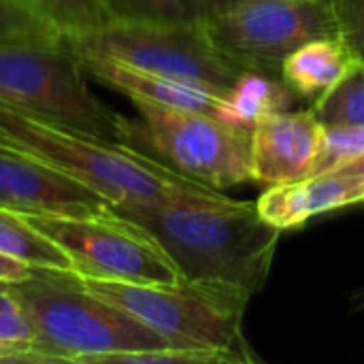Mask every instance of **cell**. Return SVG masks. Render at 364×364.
I'll list each match as a JSON object with an SVG mask.
<instances>
[{"instance_id": "cell-2", "label": "cell", "mask_w": 364, "mask_h": 364, "mask_svg": "<svg viewBox=\"0 0 364 364\" xmlns=\"http://www.w3.org/2000/svg\"><path fill=\"white\" fill-rule=\"evenodd\" d=\"M0 143L30 154L100 194L111 207L215 200L226 194L188 179L154 156L0 107Z\"/></svg>"}, {"instance_id": "cell-21", "label": "cell", "mask_w": 364, "mask_h": 364, "mask_svg": "<svg viewBox=\"0 0 364 364\" xmlns=\"http://www.w3.org/2000/svg\"><path fill=\"white\" fill-rule=\"evenodd\" d=\"M364 154V128L363 126H326L322 124L318 151L314 158L311 175H326L343 164L352 162Z\"/></svg>"}, {"instance_id": "cell-5", "label": "cell", "mask_w": 364, "mask_h": 364, "mask_svg": "<svg viewBox=\"0 0 364 364\" xmlns=\"http://www.w3.org/2000/svg\"><path fill=\"white\" fill-rule=\"evenodd\" d=\"M81 282L92 294L119 307L173 348L222 352L235 363L256 360L243 337V316L252 294L239 288L188 279L173 286L85 277Z\"/></svg>"}, {"instance_id": "cell-4", "label": "cell", "mask_w": 364, "mask_h": 364, "mask_svg": "<svg viewBox=\"0 0 364 364\" xmlns=\"http://www.w3.org/2000/svg\"><path fill=\"white\" fill-rule=\"evenodd\" d=\"M0 107L130 147L132 119L90 92L79 60L62 41L0 38Z\"/></svg>"}, {"instance_id": "cell-6", "label": "cell", "mask_w": 364, "mask_h": 364, "mask_svg": "<svg viewBox=\"0 0 364 364\" xmlns=\"http://www.w3.org/2000/svg\"><path fill=\"white\" fill-rule=\"evenodd\" d=\"M60 41L77 58L115 60L132 68L205 85L222 96L247 73L209 41L203 23L113 21Z\"/></svg>"}, {"instance_id": "cell-23", "label": "cell", "mask_w": 364, "mask_h": 364, "mask_svg": "<svg viewBox=\"0 0 364 364\" xmlns=\"http://www.w3.org/2000/svg\"><path fill=\"white\" fill-rule=\"evenodd\" d=\"M339 36L364 60V0H333Z\"/></svg>"}, {"instance_id": "cell-17", "label": "cell", "mask_w": 364, "mask_h": 364, "mask_svg": "<svg viewBox=\"0 0 364 364\" xmlns=\"http://www.w3.org/2000/svg\"><path fill=\"white\" fill-rule=\"evenodd\" d=\"M0 363H51L34 346L30 320L11 284L0 282Z\"/></svg>"}, {"instance_id": "cell-9", "label": "cell", "mask_w": 364, "mask_h": 364, "mask_svg": "<svg viewBox=\"0 0 364 364\" xmlns=\"http://www.w3.org/2000/svg\"><path fill=\"white\" fill-rule=\"evenodd\" d=\"M203 26L226 58L271 77L305 43L339 36L333 0H241Z\"/></svg>"}, {"instance_id": "cell-14", "label": "cell", "mask_w": 364, "mask_h": 364, "mask_svg": "<svg viewBox=\"0 0 364 364\" xmlns=\"http://www.w3.org/2000/svg\"><path fill=\"white\" fill-rule=\"evenodd\" d=\"M360 58L341 36L316 38L292 51L279 70V79L305 100H320L335 87Z\"/></svg>"}, {"instance_id": "cell-8", "label": "cell", "mask_w": 364, "mask_h": 364, "mask_svg": "<svg viewBox=\"0 0 364 364\" xmlns=\"http://www.w3.org/2000/svg\"><path fill=\"white\" fill-rule=\"evenodd\" d=\"M19 215L68 256L79 277L143 286H173L181 282L177 267L162 247L145 230L111 209L105 215L90 218Z\"/></svg>"}, {"instance_id": "cell-26", "label": "cell", "mask_w": 364, "mask_h": 364, "mask_svg": "<svg viewBox=\"0 0 364 364\" xmlns=\"http://www.w3.org/2000/svg\"><path fill=\"white\" fill-rule=\"evenodd\" d=\"M333 173H341V175L354 177L356 181H360L364 186V154H360L358 158H354L352 162L343 164L341 168H337V171H333Z\"/></svg>"}, {"instance_id": "cell-3", "label": "cell", "mask_w": 364, "mask_h": 364, "mask_svg": "<svg viewBox=\"0 0 364 364\" xmlns=\"http://www.w3.org/2000/svg\"><path fill=\"white\" fill-rule=\"evenodd\" d=\"M11 288L30 320L36 350L51 363L102 364L117 354L173 348L119 307L92 294L75 273L34 269L32 277Z\"/></svg>"}, {"instance_id": "cell-15", "label": "cell", "mask_w": 364, "mask_h": 364, "mask_svg": "<svg viewBox=\"0 0 364 364\" xmlns=\"http://www.w3.org/2000/svg\"><path fill=\"white\" fill-rule=\"evenodd\" d=\"M290 105V87L279 79L247 70L224 96L222 122L252 130L254 124L273 111H286Z\"/></svg>"}, {"instance_id": "cell-13", "label": "cell", "mask_w": 364, "mask_h": 364, "mask_svg": "<svg viewBox=\"0 0 364 364\" xmlns=\"http://www.w3.org/2000/svg\"><path fill=\"white\" fill-rule=\"evenodd\" d=\"M364 203V186L354 177L326 173L292 183H275L258 198L256 209L262 220L279 230L303 226L307 220Z\"/></svg>"}, {"instance_id": "cell-25", "label": "cell", "mask_w": 364, "mask_h": 364, "mask_svg": "<svg viewBox=\"0 0 364 364\" xmlns=\"http://www.w3.org/2000/svg\"><path fill=\"white\" fill-rule=\"evenodd\" d=\"M239 2H241V0H198V4L203 6L207 19H209V17H215V15L224 13V11H228L230 6H235V4H239Z\"/></svg>"}, {"instance_id": "cell-12", "label": "cell", "mask_w": 364, "mask_h": 364, "mask_svg": "<svg viewBox=\"0 0 364 364\" xmlns=\"http://www.w3.org/2000/svg\"><path fill=\"white\" fill-rule=\"evenodd\" d=\"M77 60L87 79H94L128 96L130 100L149 102L166 109H179V111H198V113L213 115L218 119L222 115L224 96L205 85L147 73L115 60H105V58H77Z\"/></svg>"}, {"instance_id": "cell-22", "label": "cell", "mask_w": 364, "mask_h": 364, "mask_svg": "<svg viewBox=\"0 0 364 364\" xmlns=\"http://www.w3.org/2000/svg\"><path fill=\"white\" fill-rule=\"evenodd\" d=\"M0 38L60 41V34L23 0H0Z\"/></svg>"}, {"instance_id": "cell-24", "label": "cell", "mask_w": 364, "mask_h": 364, "mask_svg": "<svg viewBox=\"0 0 364 364\" xmlns=\"http://www.w3.org/2000/svg\"><path fill=\"white\" fill-rule=\"evenodd\" d=\"M34 267L0 252V282L2 284H19L28 277H32Z\"/></svg>"}, {"instance_id": "cell-1", "label": "cell", "mask_w": 364, "mask_h": 364, "mask_svg": "<svg viewBox=\"0 0 364 364\" xmlns=\"http://www.w3.org/2000/svg\"><path fill=\"white\" fill-rule=\"evenodd\" d=\"M145 230L177 267L181 279L211 282L256 294L264 288L284 230L260 218L256 203L186 200L111 207Z\"/></svg>"}, {"instance_id": "cell-20", "label": "cell", "mask_w": 364, "mask_h": 364, "mask_svg": "<svg viewBox=\"0 0 364 364\" xmlns=\"http://www.w3.org/2000/svg\"><path fill=\"white\" fill-rule=\"evenodd\" d=\"M115 21L205 23L198 0H102Z\"/></svg>"}, {"instance_id": "cell-10", "label": "cell", "mask_w": 364, "mask_h": 364, "mask_svg": "<svg viewBox=\"0 0 364 364\" xmlns=\"http://www.w3.org/2000/svg\"><path fill=\"white\" fill-rule=\"evenodd\" d=\"M0 207L36 215H105L111 205L62 171L0 143Z\"/></svg>"}, {"instance_id": "cell-16", "label": "cell", "mask_w": 364, "mask_h": 364, "mask_svg": "<svg viewBox=\"0 0 364 364\" xmlns=\"http://www.w3.org/2000/svg\"><path fill=\"white\" fill-rule=\"evenodd\" d=\"M0 252L34 269L75 273L68 256L45 235L32 228L19 213L0 207Z\"/></svg>"}, {"instance_id": "cell-19", "label": "cell", "mask_w": 364, "mask_h": 364, "mask_svg": "<svg viewBox=\"0 0 364 364\" xmlns=\"http://www.w3.org/2000/svg\"><path fill=\"white\" fill-rule=\"evenodd\" d=\"M311 111L326 126L364 128V60H358L335 87L316 100Z\"/></svg>"}, {"instance_id": "cell-7", "label": "cell", "mask_w": 364, "mask_h": 364, "mask_svg": "<svg viewBox=\"0 0 364 364\" xmlns=\"http://www.w3.org/2000/svg\"><path fill=\"white\" fill-rule=\"evenodd\" d=\"M139 122L130 124V147L213 190L254 181L252 130L198 111L166 109L132 100Z\"/></svg>"}, {"instance_id": "cell-18", "label": "cell", "mask_w": 364, "mask_h": 364, "mask_svg": "<svg viewBox=\"0 0 364 364\" xmlns=\"http://www.w3.org/2000/svg\"><path fill=\"white\" fill-rule=\"evenodd\" d=\"M58 34L75 36L113 23V15L102 0H23Z\"/></svg>"}, {"instance_id": "cell-11", "label": "cell", "mask_w": 364, "mask_h": 364, "mask_svg": "<svg viewBox=\"0 0 364 364\" xmlns=\"http://www.w3.org/2000/svg\"><path fill=\"white\" fill-rule=\"evenodd\" d=\"M322 124L309 111H273L252 128L254 181L264 186L303 181L311 175Z\"/></svg>"}, {"instance_id": "cell-27", "label": "cell", "mask_w": 364, "mask_h": 364, "mask_svg": "<svg viewBox=\"0 0 364 364\" xmlns=\"http://www.w3.org/2000/svg\"><path fill=\"white\" fill-rule=\"evenodd\" d=\"M350 309L356 314V311H360L364 309V286L363 288H358L354 294H352V301H350Z\"/></svg>"}]
</instances>
